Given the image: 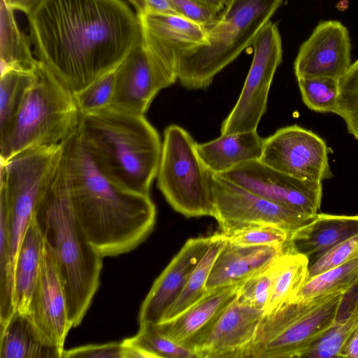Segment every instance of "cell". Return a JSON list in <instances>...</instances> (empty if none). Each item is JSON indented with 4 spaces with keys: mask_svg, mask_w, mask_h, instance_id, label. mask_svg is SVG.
Instances as JSON below:
<instances>
[{
    "mask_svg": "<svg viewBox=\"0 0 358 358\" xmlns=\"http://www.w3.org/2000/svg\"><path fill=\"white\" fill-rule=\"evenodd\" d=\"M212 192L213 217L222 234L250 225H272L293 233L315 216L280 206L214 173Z\"/></svg>",
    "mask_w": 358,
    "mask_h": 358,
    "instance_id": "30bf717a",
    "label": "cell"
},
{
    "mask_svg": "<svg viewBox=\"0 0 358 358\" xmlns=\"http://www.w3.org/2000/svg\"><path fill=\"white\" fill-rule=\"evenodd\" d=\"M290 233L272 225H250L224 234L227 239L243 245H278L290 244Z\"/></svg>",
    "mask_w": 358,
    "mask_h": 358,
    "instance_id": "e575fe53",
    "label": "cell"
},
{
    "mask_svg": "<svg viewBox=\"0 0 358 358\" xmlns=\"http://www.w3.org/2000/svg\"><path fill=\"white\" fill-rule=\"evenodd\" d=\"M61 157L37 202L34 219L55 259L68 317L76 327L99 288L103 257L89 242L76 220Z\"/></svg>",
    "mask_w": 358,
    "mask_h": 358,
    "instance_id": "3957f363",
    "label": "cell"
},
{
    "mask_svg": "<svg viewBox=\"0 0 358 358\" xmlns=\"http://www.w3.org/2000/svg\"><path fill=\"white\" fill-rule=\"evenodd\" d=\"M217 175L264 199L301 213L315 215L320 208L322 182L294 178L258 159L241 163Z\"/></svg>",
    "mask_w": 358,
    "mask_h": 358,
    "instance_id": "7c38bea8",
    "label": "cell"
},
{
    "mask_svg": "<svg viewBox=\"0 0 358 358\" xmlns=\"http://www.w3.org/2000/svg\"><path fill=\"white\" fill-rule=\"evenodd\" d=\"M353 303L350 299L348 308H343L334 325L310 348L305 357H340L341 353L352 334L358 329V285L353 289Z\"/></svg>",
    "mask_w": 358,
    "mask_h": 358,
    "instance_id": "83f0119b",
    "label": "cell"
},
{
    "mask_svg": "<svg viewBox=\"0 0 358 358\" xmlns=\"http://www.w3.org/2000/svg\"><path fill=\"white\" fill-rule=\"evenodd\" d=\"M252 61L236 105L223 121L221 135L255 131L267 108L269 90L282 60V39L271 21L252 43Z\"/></svg>",
    "mask_w": 358,
    "mask_h": 358,
    "instance_id": "9c48e42d",
    "label": "cell"
},
{
    "mask_svg": "<svg viewBox=\"0 0 358 358\" xmlns=\"http://www.w3.org/2000/svg\"><path fill=\"white\" fill-rule=\"evenodd\" d=\"M351 43L340 22L319 23L301 45L294 64L296 77H329L339 80L350 68Z\"/></svg>",
    "mask_w": 358,
    "mask_h": 358,
    "instance_id": "2e32d148",
    "label": "cell"
},
{
    "mask_svg": "<svg viewBox=\"0 0 358 358\" xmlns=\"http://www.w3.org/2000/svg\"><path fill=\"white\" fill-rule=\"evenodd\" d=\"M274 260L238 285L236 298L240 301L265 310L274 278Z\"/></svg>",
    "mask_w": 358,
    "mask_h": 358,
    "instance_id": "d590c367",
    "label": "cell"
},
{
    "mask_svg": "<svg viewBox=\"0 0 358 358\" xmlns=\"http://www.w3.org/2000/svg\"><path fill=\"white\" fill-rule=\"evenodd\" d=\"M340 357L358 358V329L348 341Z\"/></svg>",
    "mask_w": 358,
    "mask_h": 358,
    "instance_id": "b9f144b4",
    "label": "cell"
},
{
    "mask_svg": "<svg viewBox=\"0 0 358 358\" xmlns=\"http://www.w3.org/2000/svg\"><path fill=\"white\" fill-rule=\"evenodd\" d=\"M357 285L358 259H355L306 280L292 300L334 292L347 294Z\"/></svg>",
    "mask_w": 358,
    "mask_h": 358,
    "instance_id": "f1b7e54d",
    "label": "cell"
},
{
    "mask_svg": "<svg viewBox=\"0 0 358 358\" xmlns=\"http://www.w3.org/2000/svg\"><path fill=\"white\" fill-rule=\"evenodd\" d=\"M308 265V257L293 251L275 259L274 278L264 314L294 299L307 279Z\"/></svg>",
    "mask_w": 358,
    "mask_h": 358,
    "instance_id": "484cf974",
    "label": "cell"
},
{
    "mask_svg": "<svg viewBox=\"0 0 358 358\" xmlns=\"http://www.w3.org/2000/svg\"><path fill=\"white\" fill-rule=\"evenodd\" d=\"M328 153L322 138L295 124L280 128L264 138L258 160L294 178L322 182L333 176Z\"/></svg>",
    "mask_w": 358,
    "mask_h": 358,
    "instance_id": "8fae6325",
    "label": "cell"
},
{
    "mask_svg": "<svg viewBox=\"0 0 358 358\" xmlns=\"http://www.w3.org/2000/svg\"><path fill=\"white\" fill-rule=\"evenodd\" d=\"M264 310L236 298L217 317L193 351L198 358H243Z\"/></svg>",
    "mask_w": 358,
    "mask_h": 358,
    "instance_id": "e0dca14e",
    "label": "cell"
},
{
    "mask_svg": "<svg viewBox=\"0 0 358 358\" xmlns=\"http://www.w3.org/2000/svg\"><path fill=\"white\" fill-rule=\"evenodd\" d=\"M41 340L64 349L69 330L66 296L55 259L45 245L26 314Z\"/></svg>",
    "mask_w": 358,
    "mask_h": 358,
    "instance_id": "5bb4252c",
    "label": "cell"
},
{
    "mask_svg": "<svg viewBox=\"0 0 358 358\" xmlns=\"http://www.w3.org/2000/svg\"><path fill=\"white\" fill-rule=\"evenodd\" d=\"M134 6L136 14L138 16L143 15L147 13V7L145 0H129Z\"/></svg>",
    "mask_w": 358,
    "mask_h": 358,
    "instance_id": "ee69618b",
    "label": "cell"
},
{
    "mask_svg": "<svg viewBox=\"0 0 358 358\" xmlns=\"http://www.w3.org/2000/svg\"><path fill=\"white\" fill-rule=\"evenodd\" d=\"M211 236L188 239L155 280L143 301L138 323L162 322L185 288L192 273L206 253Z\"/></svg>",
    "mask_w": 358,
    "mask_h": 358,
    "instance_id": "ac0fdd59",
    "label": "cell"
},
{
    "mask_svg": "<svg viewBox=\"0 0 358 358\" xmlns=\"http://www.w3.org/2000/svg\"><path fill=\"white\" fill-rule=\"evenodd\" d=\"M61 145L72 207L89 242L103 257L136 248L155 224L156 207L150 195L114 183L92 158L77 126Z\"/></svg>",
    "mask_w": 358,
    "mask_h": 358,
    "instance_id": "7a4b0ae2",
    "label": "cell"
},
{
    "mask_svg": "<svg viewBox=\"0 0 358 358\" xmlns=\"http://www.w3.org/2000/svg\"><path fill=\"white\" fill-rule=\"evenodd\" d=\"M343 292L292 300L264 314L243 358L305 357L335 323Z\"/></svg>",
    "mask_w": 358,
    "mask_h": 358,
    "instance_id": "52a82bcc",
    "label": "cell"
},
{
    "mask_svg": "<svg viewBox=\"0 0 358 358\" xmlns=\"http://www.w3.org/2000/svg\"><path fill=\"white\" fill-rule=\"evenodd\" d=\"M122 342L138 350L143 358H198L193 351L162 334L152 323L140 324L137 334Z\"/></svg>",
    "mask_w": 358,
    "mask_h": 358,
    "instance_id": "f546056e",
    "label": "cell"
},
{
    "mask_svg": "<svg viewBox=\"0 0 358 358\" xmlns=\"http://www.w3.org/2000/svg\"><path fill=\"white\" fill-rule=\"evenodd\" d=\"M175 82L147 50L141 36L116 68L115 91L108 108L144 115L156 95Z\"/></svg>",
    "mask_w": 358,
    "mask_h": 358,
    "instance_id": "4fadbf2b",
    "label": "cell"
},
{
    "mask_svg": "<svg viewBox=\"0 0 358 358\" xmlns=\"http://www.w3.org/2000/svg\"><path fill=\"white\" fill-rule=\"evenodd\" d=\"M62 357L128 358V348L122 341L90 344L64 350Z\"/></svg>",
    "mask_w": 358,
    "mask_h": 358,
    "instance_id": "74e56055",
    "label": "cell"
},
{
    "mask_svg": "<svg viewBox=\"0 0 358 358\" xmlns=\"http://www.w3.org/2000/svg\"><path fill=\"white\" fill-rule=\"evenodd\" d=\"M138 17L145 47L164 71L176 81L180 59L187 52L207 43L206 28L175 14L147 13Z\"/></svg>",
    "mask_w": 358,
    "mask_h": 358,
    "instance_id": "9a60e30c",
    "label": "cell"
},
{
    "mask_svg": "<svg viewBox=\"0 0 358 358\" xmlns=\"http://www.w3.org/2000/svg\"><path fill=\"white\" fill-rule=\"evenodd\" d=\"M4 1H6V0H4Z\"/></svg>",
    "mask_w": 358,
    "mask_h": 358,
    "instance_id": "f6af8a7d",
    "label": "cell"
},
{
    "mask_svg": "<svg viewBox=\"0 0 358 358\" xmlns=\"http://www.w3.org/2000/svg\"><path fill=\"white\" fill-rule=\"evenodd\" d=\"M213 12L219 14L225 7L228 0H194Z\"/></svg>",
    "mask_w": 358,
    "mask_h": 358,
    "instance_id": "7bdbcfd3",
    "label": "cell"
},
{
    "mask_svg": "<svg viewBox=\"0 0 358 358\" xmlns=\"http://www.w3.org/2000/svg\"><path fill=\"white\" fill-rule=\"evenodd\" d=\"M43 0H6L5 2L14 10H17L27 15Z\"/></svg>",
    "mask_w": 358,
    "mask_h": 358,
    "instance_id": "60d3db41",
    "label": "cell"
},
{
    "mask_svg": "<svg viewBox=\"0 0 358 358\" xmlns=\"http://www.w3.org/2000/svg\"><path fill=\"white\" fill-rule=\"evenodd\" d=\"M226 240V236L221 231L211 235L210 243L206 253L192 273L185 288L169 309L164 321L176 317L207 293L206 285L208 276Z\"/></svg>",
    "mask_w": 358,
    "mask_h": 358,
    "instance_id": "4316f807",
    "label": "cell"
},
{
    "mask_svg": "<svg viewBox=\"0 0 358 358\" xmlns=\"http://www.w3.org/2000/svg\"><path fill=\"white\" fill-rule=\"evenodd\" d=\"M263 142L257 130L243 131L221 135L206 143H196V150L210 172L220 174L241 163L259 159Z\"/></svg>",
    "mask_w": 358,
    "mask_h": 358,
    "instance_id": "7402d4cb",
    "label": "cell"
},
{
    "mask_svg": "<svg viewBox=\"0 0 358 358\" xmlns=\"http://www.w3.org/2000/svg\"><path fill=\"white\" fill-rule=\"evenodd\" d=\"M283 0H228L206 28L207 43L185 53L177 78L187 90H204L215 76L252 45Z\"/></svg>",
    "mask_w": 358,
    "mask_h": 358,
    "instance_id": "5b68a950",
    "label": "cell"
},
{
    "mask_svg": "<svg viewBox=\"0 0 358 358\" xmlns=\"http://www.w3.org/2000/svg\"><path fill=\"white\" fill-rule=\"evenodd\" d=\"M34 71L10 70L1 73L0 78V135L12 123L34 80Z\"/></svg>",
    "mask_w": 358,
    "mask_h": 358,
    "instance_id": "4dcf8cb0",
    "label": "cell"
},
{
    "mask_svg": "<svg viewBox=\"0 0 358 358\" xmlns=\"http://www.w3.org/2000/svg\"><path fill=\"white\" fill-rule=\"evenodd\" d=\"M176 13L206 28L215 21L217 13L194 0H169Z\"/></svg>",
    "mask_w": 358,
    "mask_h": 358,
    "instance_id": "f35d334b",
    "label": "cell"
},
{
    "mask_svg": "<svg viewBox=\"0 0 358 358\" xmlns=\"http://www.w3.org/2000/svg\"><path fill=\"white\" fill-rule=\"evenodd\" d=\"M358 234V215L317 213L308 224L291 235L295 252L313 259L339 243Z\"/></svg>",
    "mask_w": 358,
    "mask_h": 358,
    "instance_id": "44dd1931",
    "label": "cell"
},
{
    "mask_svg": "<svg viewBox=\"0 0 358 358\" xmlns=\"http://www.w3.org/2000/svg\"><path fill=\"white\" fill-rule=\"evenodd\" d=\"M64 350L45 343L26 314L15 312L0 327V358H62Z\"/></svg>",
    "mask_w": 358,
    "mask_h": 358,
    "instance_id": "603a6c76",
    "label": "cell"
},
{
    "mask_svg": "<svg viewBox=\"0 0 358 358\" xmlns=\"http://www.w3.org/2000/svg\"><path fill=\"white\" fill-rule=\"evenodd\" d=\"M77 129L95 162L114 183L150 195L162 143L144 115L106 108L80 113Z\"/></svg>",
    "mask_w": 358,
    "mask_h": 358,
    "instance_id": "277c9868",
    "label": "cell"
},
{
    "mask_svg": "<svg viewBox=\"0 0 358 358\" xmlns=\"http://www.w3.org/2000/svg\"><path fill=\"white\" fill-rule=\"evenodd\" d=\"M34 75L15 118L0 135L1 160L30 148L59 144L78 124L74 96L39 62Z\"/></svg>",
    "mask_w": 358,
    "mask_h": 358,
    "instance_id": "8992f818",
    "label": "cell"
},
{
    "mask_svg": "<svg viewBox=\"0 0 358 358\" xmlns=\"http://www.w3.org/2000/svg\"><path fill=\"white\" fill-rule=\"evenodd\" d=\"M145 2L147 13L178 15L169 0H145Z\"/></svg>",
    "mask_w": 358,
    "mask_h": 358,
    "instance_id": "ab89813d",
    "label": "cell"
},
{
    "mask_svg": "<svg viewBox=\"0 0 358 358\" xmlns=\"http://www.w3.org/2000/svg\"><path fill=\"white\" fill-rule=\"evenodd\" d=\"M238 285L207 292L200 300L176 317L155 324L157 329L167 338L193 351L217 317L236 298Z\"/></svg>",
    "mask_w": 358,
    "mask_h": 358,
    "instance_id": "ffe728a7",
    "label": "cell"
},
{
    "mask_svg": "<svg viewBox=\"0 0 358 358\" xmlns=\"http://www.w3.org/2000/svg\"><path fill=\"white\" fill-rule=\"evenodd\" d=\"M116 68L103 75L74 96L80 114L108 108L115 91Z\"/></svg>",
    "mask_w": 358,
    "mask_h": 358,
    "instance_id": "836d02e7",
    "label": "cell"
},
{
    "mask_svg": "<svg viewBox=\"0 0 358 358\" xmlns=\"http://www.w3.org/2000/svg\"><path fill=\"white\" fill-rule=\"evenodd\" d=\"M27 16L36 58L73 96L117 68L142 36L122 0H43Z\"/></svg>",
    "mask_w": 358,
    "mask_h": 358,
    "instance_id": "6da1fadb",
    "label": "cell"
},
{
    "mask_svg": "<svg viewBox=\"0 0 358 358\" xmlns=\"http://www.w3.org/2000/svg\"><path fill=\"white\" fill-rule=\"evenodd\" d=\"M302 100L310 110L333 113L337 105L339 80L329 77L297 79Z\"/></svg>",
    "mask_w": 358,
    "mask_h": 358,
    "instance_id": "1f68e13d",
    "label": "cell"
},
{
    "mask_svg": "<svg viewBox=\"0 0 358 358\" xmlns=\"http://www.w3.org/2000/svg\"><path fill=\"white\" fill-rule=\"evenodd\" d=\"M294 252L290 244L243 245L227 239L217 255L206 285V292L240 284L268 266L275 258Z\"/></svg>",
    "mask_w": 358,
    "mask_h": 358,
    "instance_id": "d6986e66",
    "label": "cell"
},
{
    "mask_svg": "<svg viewBox=\"0 0 358 358\" xmlns=\"http://www.w3.org/2000/svg\"><path fill=\"white\" fill-rule=\"evenodd\" d=\"M212 175L190 134L176 124L167 127L157 178L172 208L186 217H213Z\"/></svg>",
    "mask_w": 358,
    "mask_h": 358,
    "instance_id": "ba28073f",
    "label": "cell"
},
{
    "mask_svg": "<svg viewBox=\"0 0 358 358\" xmlns=\"http://www.w3.org/2000/svg\"><path fill=\"white\" fill-rule=\"evenodd\" d=\"M355 259H358V234L309 259L306 280Z\"/></svg>",
    "mask_w": 358,
    "mask_h": 358,
    "instance_id": "8d00e7d4",
    "label": "cell"
},
{
    "mask_svg": "<svg viewBox=\"0 0 358 358\" xmlns=\"http://www.w3.org/2000/svg\"><path fill=\"white\" fill-rule=\"evenodd\" d=\"M335 113L344 120L348 132L358 140V59L339 79Z\"/></svg>",
    "mask_w": 358,
    "mask_h": 358,
    "instance_id": "d6a6232c",
    "label": "cell"
},
{
    "mask_svg": "<svg viewBox=\"0 0 358 358\" xmlns=\"http://www.w3.org/2000/svg\"><path fill=\"white\" fill-rule=\"evenodd\" d=\"M45 243L34 219L20 244L14 266L15 312L27 314L37 279Z\"/></svg>",
    "mask_w": 358,
    "mask_h": 358,
    "instance_id": "cb8c5ba5",
    "label": "cell"
},
{
    "mask_svg": "<svg viewBox=\"0 0 358 358\" xmlns=\"http://www.w3.org/2000/svg\"><path fill=\"white\" fill-rule=\"evenodd\" d=\"M31 45L29 37L18 27L14 10L4 0H1V73L10 70L34 71L38 62L33 55Z\"/></svg>",
    "mask_w": 358,
    "mask_h": 358,
    "instance_id": "d4e9b609",
    "label": "cell"
}]
</instances>
